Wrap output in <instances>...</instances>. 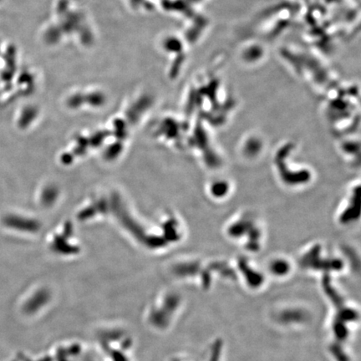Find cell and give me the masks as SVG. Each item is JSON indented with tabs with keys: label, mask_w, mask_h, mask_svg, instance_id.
I'll use <instances>...</instances> for the list:
<instances>
[{
	"label": "cell",
	"mask_w": 361,
	"mask_h": 361,
	"mask_svg": "<svg viewBox=\"0 0 361 361\" xmlns=\"http://www.w3.org/2000/svg\"><path fill=\"white\" fill-rule=\"evenodd\" d=\"M323 284L326 293L331 298V300L333 301V303L340 309L342 306H343V300H342V298L339 297L338 293H336V291L331 287L330 279H329L328 276H325L323 278Z\"/></svg>",
	"instance_id": "obj_1"
},
{
	"label": "cell",
	"mask_w": 361,
	"mask_h": 361,
	"mask_svg": "<svg viewBox=\"0 0 361 361\" xmlns=\"http://www.w3.org/2000/svg\"><path fill=\"white\" fill-rule=\"evenodd\" d=\"M221 348H222V342L220 340H217V342L215 343L214 346H213L212 358H211V360L210 361H218V359H219Z\"/></svg>",
	"instance_id": "obj_7"
},
{
	"label": "cell",
	"mask_w": 361,
	"mask_h": 361,
	"mask_svg": "<svg viewBox=\"0 0 361 361\" xmlns=\"http://www.w3.org/2000/svg\"><path fill=\"white\" fill-rule=\"evenodd\" d=\"M302 317H303V314H302L300 312H296V311H293V312H288V313H285V314L283 315L284 320H287L288 318H291V320H293V318H294V320L298 321L302 319Z\"/></svg>",
	"instance_id": "obj_8"
},
{
	"label": "cell",
	"mask_w": 361,
	"mask_h": 361,
	"mask_svg": "<svg viewBox=\"0 0 361 361\" xmlns=\"http://www.w3.org/2000/svg\"><path fill=\"white\" fill-rule=\"evenodd\" d=\"M240 268H242V270L243 271V273L245 274L247 280H248V283L253 287H258V286L262 284L263 283V277L258 274V273L253 272L248 268V267L242 263L240 264Z\"/></svg>",
	"instance_id": "obj_2"
},
{
	"label": "cell",
	"mask_w": 361,
	"mask_h": 361,
	"mask_svg": "<svg viewBox=\"0 0 361 361\" xmlns=\"http://www.w3.org/2000/svg\"><path fill=\"white\" fill-rule=\"evenodd\" d=\"M358 318V314L355 311L350 308H341L337 316V320L341 322H347V321H354Z\"/></svg>",
	"instance_id": "obj_3"
},
{
	"label": "cell",
	"mask_w": 361,
	"mask_h": 361,
	"mask_svg": "<svg viewBox=\"0 0 361 361\" xmlns=\"http://www.w3.org/2000/svg\"><path fill=\"white\" fill-rule=\"evenodd\" d=\"M273 273H277L278 275H283L285 274L288 271V265L285 262H277L273 263Z\"/></svg>",
	"instance_id": "obj_6"
},
{
	"label": "cell",
	"mask_w": 361,
	"mask_h": 361,
	"mask_svg": "<svg viewBox=\"0 0 361 361\" xmlns=\"http://www.w3.org/2000/svg\"><path fill=\"white\" fill-rule=\"evenodd\" d=\"M333 331L335 333L336 337L339 340L345 339L346 337L348 335V330H347L344 323L339 320L335 321V323L333 324Z\"/></svg>",
	"instance_id": "obj_4"
},
{
	"label": "cell",
	"mask_w": 361,
	"mask_h": 361,
	"mask_svg": "<svg viewBox=\"0 0 361 361\" xmlns=\"http://www.w3.org/2000/svg\"><path fill=\"white\" fill-rule=\"evenodd\" d=\"M331 351L333 353V355L335 356L336 358L338 359V361H348V357L345 355V353H343L340 346L338 345V344H336V343L333 344L331 347Z\"/></svg>",
	"instance_id": "obj_5"
}]
</instances>
